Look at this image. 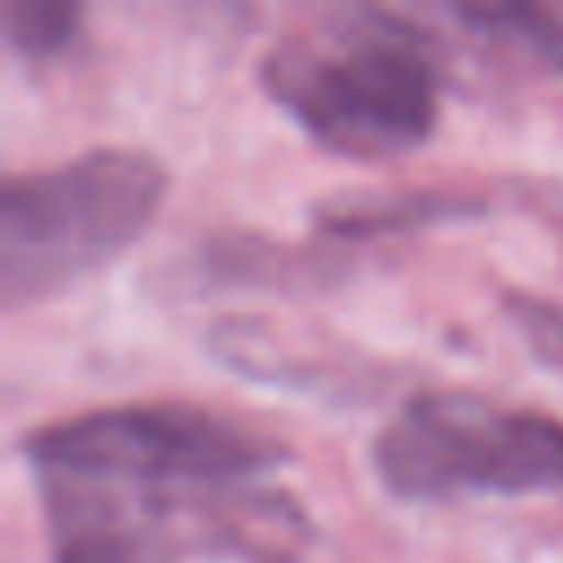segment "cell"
<instances>
[{
  "instance_id": "6da1fadb",
  "label": "cell",
  "mask_w": 563,
  "mask_h": 563,
  "mask_svg": "<svg viewBox=\"0 0 563 563\" xmlns=\"http://www.w3.org/2000/svg\"><path fill=\"white\" fill-rule=\"evenodd\" d=\"M260 84L317 145L391 158L427 141L440 70L422 26L387 9H347L277 35Z\"/></svg>"
},
{
  "instance_id": "7a4b0ae2",
  "label": "cell",
  "mask_w": 563,
  "mask_h": 563,
  "mask_svg": "<svg viewBox=\"0 0 563 563\" xmlns=\"http://www.w3.org/2000/svg\"><path fill=\"white\" fill-rule=\"evenodd\" d=\"M167 172L141 150H88L0 189L4 308L57 295L119 255L158 211Z\"/></svg>"
},
{
  "instance_id": "3957f363",
  "label": "cell",
  "mask_w": 563,
  "mask_h": 563,
  "mask_svg": "<svg viewBox=\"0 0 563 563\" xmlns=\"http://www.w3.org/2000/svg\"><path fill=\"white\" fill-rule=\"evenodd\" d=\"M40 475L110 488H224L268 471L282 444L194 405H110L22 440Z\"/></svg>"
},
{
  "instance_id": "277c9868",
  "label": "cell",
  "mask_w": 563,
  "mask_h": 563,
  "mask_svg": "<svg viewBox=\"0 0 563 563\" xmlns=\"http://www.w3.org/2000/svg\"><path fill=\"white\" fill-rule=\"evenodd\" d=\"M374 471L400 497L563 488V422L471 391H418L374 435Z\"/></svg>"
},
{
  "instance_id": "5b68a950",
  "label": "cell",
  "mask_w": 563,
  "mask_h": 563,
  "mask_svg": "<svg viewBox=\"0 0 563 563\" xmlns=\"http://www.w3.org/2000/svg\"><path fill=\"white\" fill-rule=\"evenodd\" d=\"M44 515L57 563H167L101 484L44 475Z\"/></svg>"
},
{
  "instance_id": "8992f818",
  "label": "cell",
  "mask_w": 563,
  "mask_h": 563,
  "mask_svg": "<svg viewBox=\"0 0 563 563\" xmlns=\"http://www.w3.org/2000/svg\"><path fill=\"white\" fill-rule=\"evenodd\" d=\"M471 207L457 194H343L317 207V224L334 238H378L391 229H418L431 220L462 216Z\"/></svg>"
},
{
  "instance_id": "52a82bcc",
  "label": "cell",
  "mask_w": 563,
  "mask_h": 563,
  "mask_svg": "<svg viewBox=\"0 0 563 563\" xmlns=\"http://www.w3.org/2000/svg\"><path fill=\"white\" fill-rule=\"evenodd\" d=\"M9 44L26 57H53L79 35V9L66 0H9L4 4Z\"/></svg>"
},
{
  "instance_id": "ba28073f",
  "label": "cell",
  "mask_w": 563,
  "mask_h": 563,
  "mask_svg": "<svg viewBox=\"0 0 563 563\" xmlns=\"http://www.w3.org/2000/svg\"><path fill=\"white\" fill-rule=\"evenodd\" d=\"M501 308H506V321L515 325V334L528 343L532 361H541L550 374L563 378V303L528 295V290H506Z\"/></svg>"
}]
</instances>
